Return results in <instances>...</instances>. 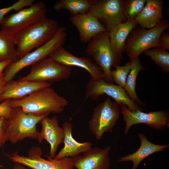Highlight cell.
I'll list each match as a JSON object with an SVG mask.
<instances>
[{
	"mask_svg": "<svg viewBox=\"0 0 169 169\" xmlns=\"http://www.w3.org/2000/svg\"><path fill=\"white\" fill-rule=\"evenodd\" d=\"M93 0H60L54 5V10L57 11L62 9L68 11L72 16L88 13Z\"/></svg>",
	"mask_w": 169,
	"mask_h": 169,
	"instance_id": "cell-25",
	"label": "cell"
},
{
	"mask_svg": "<svg viewBox=\"0 0 169 169\" xmlns=\"http://www.w3.org/2000/svg\"><path fill=\"white\" fill-rule=\"evenodd\" d=\"M124 2L125 0H93L88 13L102 22L109 32L126 21L124 13Z\"/></svg>",
	"mask_w": 169,
	"mask_h": 169,
	"instance_id": "cell-13",
	"label": "cell"
},
{
	"mask_svg": "<svg viewBox=\"0 0 169 169\" xmlns=\"http://www.w3.org/2000/svg\"><path fill=\"white\" fill-rule=\"evenodd\" d=\"M119 105L108 97L94 109L89 128L97 140L105 132L112 131L120 117Z\"/></svg>",
	"mask_w": 169,
	"mask_h": 169,
	"instance_id": "cell-7",
	"label": "cell"
},
{
	"mask_svg": "<svg viewBox=\"0 0 169 169\" xmlns=\"http://www.w3.org/2000/svg\"><path fill=\"white\" fill-rule=\"evenodd\" d=\"M12 108L19 107L26 113L36 116L62 113L69 101L50 87L39 89L18 100H11Z\"/></svg>",
	"mask_w": 169,
	"mask_h": 169,
	"instance_id": "cell-1",
	"label": "cell"
},
{
	"mask_svg": "<svg viewBox=\"0 0 169 169\" xmlns=\"http://www.w3.org/2000/svg\"><path fill=\"white\" fill-rule=\"evenodd\" d=\"M137 136L141 142L139 149L132 154L120 157L118 160L120 162L132 161L133 165L131 169H136L141 162L146 157L169 147V145H159L151 142L141 132L138 133Z\"/></svg>",
	"mask_w": 169,
	"mask_h": 169,
	"instance_id": "cell-21",
	"label": "cell"
},
{
	"mask_svg": "<svg viewBox=\"0 0 169 169\" xmlns=\"http://www.w3.org/2000/svg\"><path fill=\"white\" fill-rule=\"evenodd\" d=\"M5 154L13 162L33 169H74L73 158L55 160L47 156L46 160L42 157V151L39 147L31 148L27 156H21L17 152Z\"/></svg>",
	"mask_w": 169,
	"mask_h": 169,
	"instance_id": "cell-11",
	"label": "cell"
},
{
	"mask_svg": "<svg viewBox=\"0 0 169 169\" xmlns=\"http://www.w3.org/2000/svg\"><path fill=\"white\" fill-rule=\"evenodd\" d=\"M165 73L169 72V53L168 51L161 47L149 49L144 52Z\"/></svg>",
	"mask_w": 169,
	"mask_h": 169,
	"instance_id": "cell-26",
	"label": "cell"
},
{
	"mask_svg": "<svg viewBox=\"0 0 169 169\" xmlns=\"http://www.w3.org/2000/svg\"><path fill=\"white\" fill-rule=\"evenodd\" d=\"M34 0H19L9 7L0 9V24L4 18L5 15L12 10L17 12L24 8L29 6L34 2Z\"/></svg>",
	"mask_w": 169,
	"mask_h": 169,
	"instance_id": "cell-29",
	"label": "cell"
},
{
	"mask_svg": "<svg viewBox=\"0 0 169 169\" xmlns=\"http://www.w3.org/2000/svg\"><path fill=\"white\" fill-rule=\"evenodd\" d=\"M169 27V21L163 19L155 26L150 28L138 26L131 32L126 41L125 51L131 60L146 50L160 47L158 39L161 33Z\"/></svg>",
	"mask_w": 169,
	"mask_h": 169,
	"instance_id": "cell-5",
	"label": "cell"
},
{
	"mask_svg": "<svg viewBox=\"0 0 169 169\" xmlns=\"http://www.w3.org/2000/svg\"><path fill=\"white\" fill-rule=\"evenodd\" d=\"M146 0H125L124 16L125 20H135L141 12Z\"/></svg>",
	"mask_w": 169,
	"mask_h": 169,
	"instance_id": "cell-27",
	"label": "cell"
},
{
	"mask_svg": "<svg viewBox=\"0 0 169 169\" xmlns=\"http://www.w3.org/2000/svg\"><path fill=\"white\" fill-rule=\"evenodd\" d=\"M48 116L44 117L40 121L42 128L37 140L39 143L43 140L47 141L50 145L49 156L54 158L58 146L63 143L64 131L63 127L59 126L56 116L49 117Z\"/></svg>",
	"mask_w": 169,
	"mask_h": 169,
	"instance_id": "cell-16",
	"label": "cell"
},
{
	"mask_svg": "<svg viewBox=\"0 0 169 169\" xmlns=\"http://www.w3.org/2000/svg\"><path fill=\"white\" fill-rule=\"evenodd\" d=\"M66 28L60 27L52 38L34 51L26 54L18 60L11 62L3 72V77L6 82L13 79L21 70L32 65L38 61L48 57L52 53L62 46L66 39Z\"/></svg>",
	"mask_w": 169,
	"mask_h": 169,
	"instance_id": "cell-4",
	"label": "cell"
},
{
	"mask_svg": "<svg viewBox=\"0 0 169 169\" xmlns=\"http://www.w3.org/2000/svg\"><path fill=\"white\" fill-rule=\"evenodd\" d=\"M22 164L17 163L14 166L13 169H27Z\"/></svg>",
	"mask_w": 169,
	"mask_h": 169,
	"instance_id": "cell-34",
	"label": "cell"
},
{
	"mask_svg": "<svg viewBox=\"0 0 169 169\" xmlns=\"http://www.w3.org/2000/svg\"><path fill=\"white\" fill-rule=\"evenodd\" d=\"M72 71L71 67L47 57L32 65L29 73L19 80L51 83L68 79Z\"/></svg>",
	"mask_w": 169,
	"mask_h": 169,
	"instance_id": "cell-8",
	"label": "cell"
},
{
	"mask_svg": "<svg viewBox=\"0 0 169 169\" xmlns=\"http://www.w3.org/2000/svg\"><path fill=\"white\" fill-rule=\"evenodd\" d=\"M131 66V62L129 61L123 66L117 65L114 67L115 69L111 70V73L114 82H115L117 85L124 88Z\"/></svg>",
	"mask_w": 169,
	"mask_h": 169,
	"instance_id": "cell-28",
	"label": "cell"
},
{
	"mask_svg": "<svg viewBox=\"0 0 169 169\" xmlns=\"http://www.w3.org/2000/svg\"><path fill=\"white\" fill-rule=\"evenodd\" d=\"M59 27L56 21L46 18L15 34L14 37L19 59L33 49L48 42Z\"/></svg>",
	"mask_w": 169,
	"mask_h": 169,
	"instance_id": "cell-2",
	"label": "cell"
},
{
	"mask_svg": "<svg viewBox=\"0 0 169 169\" xmlns=\"http://www.w3.org/2000/svg\"><path fill=\"white\" fill-rule=\"evenodd\" d=\"M160 47L167 50H169V33L168 32H163L158 39Z\"/></svg>",
	"mask_w": 169,
	"mask_h": 169,
	"instance_id": "cell-33",
	"label": "cell"
},
{
	"mask_svg": "<svg viewBox=\"0 0 169 169\" xmlns=\"http://www.w3.org/2000/svg\"><path fill=\"white\" fill-rule=\"evenodd\" d=\"M49 57L65 66L78 67L85 70L90 74L91 79L105 80V76L102 69L90 58L75 56L62 46L51 54Z\"/></svg>",
	"mask_w": 169,
	"mask_h": 169,
	"instance_id": "cell-14",
	"label": "cell"
},
{
	"mask_svg": "<svg viewBox=\"0 0 169 169\" xmlns=\"http://www.w3.org/2000/svg\"><path fill=\"white\" fill-rule=\"evenodd\" d=\"M132 66L127 76L124 89L129 97L138 105H145L137 95L136 85L137 77L139 73L144 69L141 64L139 57L131 60Z\"/></svg>",
	"mask_w": 169,
	"mask_h": 169,
	"instance_id": "cell-24",
	"label": "cell"
},
{
	"mask_svg": "<svg viewBox=\"0 0 169 169\" xmlns=\"http://www.w3.org/2000/svg\"><path fill=\"white\" fill-rule=\"evenodd\" d=\"M10 100H8L0 104V116L8 119L11 115L13 110L10 105Z\"/></svg>",
	"mask_w": 169,
	"mask_h": 169,
	"instance_id": "cell-30",
	"label": "cell"
},
{
	"mask_svg": "<svg viewBox=\"0 0 169 169\" xmlns=\"http://www.w3.org/2000/svg\"><path fill=\"white\" fill-rule=\"evenodd\" d=\"M104 94L112 98L119 105H125L131 111L134 112L137 110H143L129 97L123 88L108 83L104 79H91L86 87L85 100L90 98L95 100Z\"/></svg>",
	"mask_w": 169,
	"mask_h": 169,
	"instance_id": "cell-10",
	"label": "cell"
},
{
	"mask_svg": "<svg viewBox=\"0 0 169 169\" xmlns=\"http://www.w3.org/2000/svg\"><path fill=\"white\" fill-rule=\"evenodd\" d=\"M86 53L102 69L105 76V81L114 84L111 75V67L119 65L123 59L118 56L113 50L108 31L95 36L89 42Z\"/></svg>",
	"mask_w": 169,
	"mask_h": 169,
	"instance_id": "cell-3",
	"label": "cell"
},
{
	"mask_svg": "<svg viewBox=\"0 0 169 169\" xmlns=\"http://www.w3.org/2000/svg\"><path fill=\"white\" fill-rule=\"evenodd\" d=\"M11 62L10 60L0 62V95L3 92L6 83L3 79V71Z\"/></svg>",
	"mask_w": 169,
	"mask_h": 169,
	"instance_id": "cell-32",
	"label": "cell"
},
{
	"mask_svg": "<svg viewBox=\"0 0 169 169\" xmlns=\"http://www.w3.org/2000/svg\"><path fill=\"white\" fill-rule=\"evenodd\" d=\"M121 114L125 123L124 133L127 134L131 127L135 125L143 123L154 130L160 131L169 127V113L167 110L150 111L145 113L139 110L131 111L126 106L121 104Z\"/></svg>",
	"mask_w": 169,
	"mask_h": 169,
	"instance_id": "cell-12",
	"label": "cell"
},
{
	"mask_svg": "<svg viewBox=\"0 0 169 169\" xmlns=\"http://www.w3.org/2000/svg\"><path fill=\"white\" fill-rule=\"evenodd\" d=\"M138 25L135 20L121 23L109 32L112 48L119 57L123 59L127 38L131 31Z\"/></svg>",
	"mask_w": 169,
	"mask_h": 169,
	"instance_id": "cell-22",
	"label": "cell"
},
{
	"mask_svg": "<svg viewBox=\"0 0 169 169\" xmlns=\"http://www.w3.org/2000/svg\"><path fill=\"white\" fill-rule=\"evenodd\" d=\"M46 8L43 1L34 3L28 7L4 17L1 29L13 35L46 17Z\"/></svg>",
	"mask_w": 169,
	"mask_h": 169,
	"instance_id": "cell-9",
	"label": "cell"
},
{
	"mask_svg": "<svg viewBox=\"0 0 169 169\" xmlns=\"http://www.w3.org/2000/svg\"><path fill=\"white\" fill-rule=\"evenodd\" d=\"M64 131V146L54 158L59 160L65 157L72 158L84 153L92 147L90 141L80 143L77 141L72 135V125L69 122L63 124Z\"/></svg>",
	"mask_w": 169,
	"mask_h": 169,
	"instance_id": "cell-19",
	"label": "cell"
},
{
	"mask_svg": "<svg viewBox=\"0 0 169 169\" xmlns=\"http://www.w3.org/2000/svg\"><path fill=\"white\" fill-rule=\"evenodd\" d=\"M0 166H1L0 165Z\"/></svg>",
	"mask_w": 169,
	"mask_h": 169,
	"instance_id": "cell-35",
	"label": "cell"
},
{
	"mask_svg": "<svg viewBox=\"0 0 169 169\" xmlns=\"http://www.w3.org/2000/svg\"><path fill=\"white\" fill-rule=\"evenodd\" d=\"M14 35L1 29L0 30V62L19 59Z\"/></svg>",
	"mask_w": 169,
	"mask_h": 169,
	"instance_id": "cell-23",
	"label": "cell"
},
{
	"mask_svg": "<svg viewBox=\"0 0 169 169\" xmlns=\"http://www.w3.org/2000/svg\"><path fill=\"white\" fill-rule=\"evenodd\" d=\"M69 19L78 30L79 39L83 43L89 42L100 33L108 31L95 17L89 13L72 16Z\"/></svg>",
	"mask_w": 169,
	"mask_h": 169,
	"instance_id": "cell-17",
	"label": "cell"
},
{
	"mask_svg": "<svg viewBox=\"0 0 169 169\" xmlns=\"http://www.w3.org/2000/svg\"><path fill=\"white\" fill-rule=\"evenodd\" d=\"M51 85V83L47 82L13 79L6 82L3 91L0 95V103L8 100H14L23 98L39 89Z\"/></svg>",
	"mask_w": 169,
	"mask_h": 169,
	"instance_id": "cell-18",
	"label": "cell"
},
{
	"mask_svg": "<svg viewBox=\"0 0 169 169\" xmlns=\"http://www.w3.org/2000/svg\"><path fill=\"white\" fill-rule=\"evenodd\" d=\"M111 148V146L104 148L97 146L92 147L82 155L72 157L74 167L77 169H109Z\"/></svg>",
	"mask_w": 169,
	"mask_h": 169,
	"instance_id": "cell-15",
	"label": "cell"
},
{
	"mask_svg": "<svg viewBox=\"0 0 169 169\" xmlns=\"http://www.w3.org/2000/svg\"><path fill=\"white\" fill-rule=\"evenodd\" d=\"M7 120L5 118L0 116V149L7 140L5 132Z\"/></svg>",
	"mask_w": 169,
	"mask_h": 169,
	"instance_id": "cell-31",
	"label": "cell"
},
{
	"mask_svg": "<svg viewBox=\"0 0 169 169\" xmlns=\"http://www.w3.org/2000/svg\"><path fill=\"white\" fill-rule=\"evenodd\" d=\"M48 115L36 116L25 113L19 107L13 108L6 124L5 132L7 140L16 144L26 138L37 139L39 132L37 125L44 117Z\"/></svg>",
	"mask_w": 169,
	"mask_h": 169,
	"instance_id": "cell-6",
	"label": "cell"
},
{
	"mask_svg": "<svg viewBox=\"0 0 169 169\" xmlns=\"http://www.w3.org/2000/svg\"><path fill=\"white\" fill-rule=\"evenodd\" d=\"M163 2L161 0H146L143 9L135 19L139 26L150 29L162 20Z\"/></svg>",
	"mask_w": 169,
	"mask_h": 169,
	"instance_id": "cell-20",
	"label": "cell"
}]
</instances>
